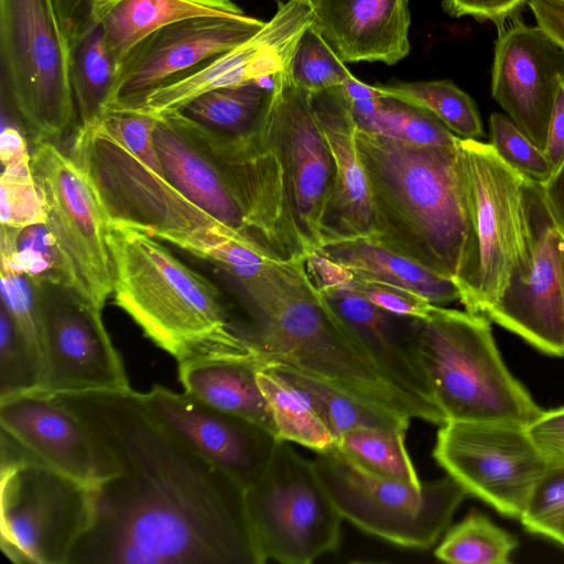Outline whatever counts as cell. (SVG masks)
I'll use <instances>...</instances> for the list:
<instances>
[{"label":"cell","mask_w":564,"mask_h":564,"mask_svg":"<svg viewBox=\"0 0 564 564\" xmlns=\"http://www.w3.org/2000/svg\"><path fill=\"white\" fill-rule=\"evenodd\" d=\"M117 474L91 488L94 519L68 564H262L245 488L167 432L139 392L53 394Z\"/></svg>","instance_id":"obj_1"},{"label":"cell","mask_w":564,"mask_h":564,"mask_svg":"<svg viewBox=\"0 0 564 564\" xmlns=\"http://www.w3.org/2000/svg\"><path fill=\"white\" fill-rule=\"evenodd\" d=\"M356 145L373 212L370 237L455 281L470 235L459 140L452 147H417L357 127Z\"/></svg>","instance_id":"obj_2"},{"label":"cell","mask_w":564,"mask_h":564,"mask_svg":"<svg viewBox=\"0 0 564 564\" xmlns=\"http://www.w3.org/2000/svg\"><path fill=\"white\" fill-rule=\"evenodd\" d=\"M143 229L110 223L116 304L177 362L210 356H256L220 291Z\"/></svg>","instance_id":"obj_3"},{"label":"cell","mask_w":564,"mask_h":564,"mask_svg":"<svg viewBox=\"0 0 564 564\" xmlns=\"http://www.w3.org/2000/svg\"><path fill=\"white\" fill-rule=\"evenodd\" d=\"M419 339L435 402L447 421L525 426L542 412L506 366L485 315L436 305L420 319Z\"/></svg>","instance_id":"obj_4"},{"label":"cell","mask_w":564,"mask_h":564,"mask_svg":"<svg viewBox=\"0 0 564 564\" xmlns=\"http://www.w3.org/2000/svg\"><path fill=\"white\" fill-rule=\"evenodd\" d=\"M0 65L2 101L32 144L58 141L77 113L55 0H0Z\"/></svg>","instance_id":"obj_5"},{"label":"cell","mask_w":564,"mask_h":564,"mask_svg":"<svg viewBox=\"0 0 564 564\" xmlns=\"http://www.w3.org/2000/svg\"><path fill=\"white\" fill-rule=\"evenodd\" d=\"M468 186L470 235L455 280L460 303L485 315L512 275L528 267L523 177L490 143L459 138Z\"/></svg>","instance_id":"obj_6"},{"label":"cell","mask_w":564,"mask_h":564,"mask_svg":"<svg viewBox=\"0 0 564 564\" xmlns=\"http://www.w3.org/2000/svg\"><path fill=\"white\" fill-rule=\"evenodd\" d=\"M94 519L91 488L19 444L0 458V549L17 564H68Z\"/></svg>","instance_id":"obj_7"},{"label":"cell","mask_w":564,"mask_h":564,"mask_svg":"<svg viewBox=\"0 0 564 564\" xmlns=\"http://www.w3.org/2000/svg\"><path fill=\"white\" fill-rule=\"evenodd\" d=\"M69 155L90 181L109 224L143 229L189 253L225 225L122 147L98 121L77 124Z\"/></svg>","instance_id":"obj_8"},{"label":"cell","mask_w":564,"mask_h":564,"mask_svg":"<svg viewBox=\"0 0 564 564\" xmlns=\"http://www.w3.org/2000/svg\"><path fill=\"white\" fill-rule=\"evenodd\" d=\"M251 530L264 562L310 564L337 550L344 520L312 460L278 441L259 478L245 490Z\"/></svg>","instance_id":"obj_9"},{"label":"cell","mask_w":564,"mask_h":564,"mask_svg":"<svg viewBox=\"0 0 564 564\" xmlns=\"http://www.w3.org/2000/svg\"><path fill=\"white\" fill-rule=\"evenodd\" d=\"M312 462L343 519L402 547L433 546L468 496L449 475L414 486L364 473L334 451Z\"/></svg>","instance_id":"obj_10"},{"label":"cell","mask_w":564,"mask_h":564,"mask_svg":"<svg viewBox=\"0 0 564 564\" xmlns=\"http://www.w3.org/2000/svg\"><path fill=\"white\" fill-rule=\"evenodd\" d=\"M33 176L45 208V225L64 265L66 285L102 313L112 294L109 221L83 169L55 143L42 142L31 153Z\"/></svg>","instance_id":"obj_11"},{"label":"cell","mask_w":564,"mask_h":564,"mask_svg":"<svg viewBox=\"0 0 564 564\" xmlns=\"http://www.w3.org/2000/svg\"><path fill=\"white\" fill-rule=\"evenodd\" d=\"M440 426L433 449L436 463L468 496L520 519L535 486L552 467L525 427L467 421Z\"/></svg>","instance_id":"obj_12"},{"label":"cell","mask_w":564,"mask_h":564,"mask_svg":"<svg viewBox=\"0 0 564 564\" xmlns=\"http://www.w3.org/2000/svg\"><path fill=\"white\" fill-rule=\"evenodd\" d=\"M528 267L512 275L485 314L535 349L564 356V302L561 234L544 199L541 183L523 177Z\"/></svg>","instance_id":"obj_13"},{"label":"cell","mask_w":564,"mask_h":564,"mask_svg":"<svg viewBox=\"0 0 564 564\" xmlns=\"http://www.w3.org/2000/svg\"><path fill=\"white\" fill-rule=\"evenodd\" d=\"M272 82L263 123L276 150L294 220L308 254L323 241V219L334 181L333 158L312 93L295 86L284 70L273 75Z\"/></svg>","instance_id":"obj_14"},{"label":"cell","mask_w":564,"mask_h":564,"mask_svg":"<svg viewBox=\"0 0 564 564\" xmlns=\"http://www.w3.org/2000/svg\"><path fill=\"white\" fill-rule=\"evenodd\" d=\"M44 388L48 394L130 389L123 361L102 322L64 283H36Z\"/></svg>","instance_id":"obj_15"},{"label":"cell","mask_w":564,"mask_h":564,"mask_svg":"<svg viewBox=\"0 0 564 564\" xmlns=\"http://www.w3.org/2000/svg\"><path fill=\"white\" fill-rule=\"evenodd\" d=\"M264 24L240 13L195 17L161 28L120 64L108 108H141L155 89L240 45Z\"/></svg>","instance_id":"obj_16"},{"label":"cell","mask_w":564,"mask_h":564,"mask_svg":"<svg viewBox=\"0 0 564 564\" xmlns=\"http://www.w3.org/2000/svg\"><path fill=\"white\" fill-rule=\"evenodd\" d=\"M305 264L313 284L381 372L406 393L438 406L421 351L420 319L376 306L354 289L349 270L317 251L307 254Z\"/></svg>","instance_id":"obj_17"},{"label":"cell","mask_w":564,"mask_h":564,"mask_svg":"<svg viewBox=\"0 0 564 564\" xmlns=\"http://www.w3.org/2000/svg\"><path fill=\"white\" fill-rule=\"evenodd\" d=\"M491 96L517 127L544 149L556 94L564 79V50L520 14L497 28Z\"/></svg>","instance_id":"obj_18"},{"label":"cell","mask_w":564,"mask_h":564,"mask_svg":"<svg viewBox=\"0 0 564 564\" xmlns=\"http://www.w3.org/2000/svg\"><path fill=\"white\" fill-rule=\"evenodd\" d=\"M141 395L150 414L167 432L245 490L262 474L279 441L264 427L185 391L154 386Z\"/></svg>","instance_id":"obj_19"},{"label":"cell","mask_w":564,"mask_h":564,"mask_svg":"<svg viewBox=\"0 0 564 564\" xmlns=\"http://www.w3.org/2000/svg\"><path fill=\"white\" fill-rule=\"evenodd\" d=\"M311 23L308 0L279 2L276 13L258 33L155 89L135 110L159 117L180 111L198 96L217 88L272 79L284 69L299 37Z\"/></svg>","instance_id":"obj_20"},{"label":"cell","mask_w":564,"mask_h":564,"mask_svg":"<svg viewBox=\"0 0 564 564\" xmlns=\"http://www.w3.org/2000/svg\"><path fill=\"white\" fill-rule=\"evenodd\" d=\"M0 431L31 457L90 488L117 474L83 420L44 391L0 399Z\"/></svg>","instance_id":"obj_21"},{"label":"cell","mask_w":564,"mask_h":564,"mask_svg":"<svg viewBox=\"0 0 564 564\" xmlns=\"http://www.w3.org/2000/svg\"><path fill=\"white\" fill-rule=\"evenodd\" d=\"M154 144L165 178L180 193L220 223L253 235L226 163L198 124L178 111L159 116Z\"/></svg>","instance_id":"obj_22"},{"label":"cell","mask_w":564,"mask_h":564,"mask_svg":"<svg viewBox=\"0 0 564 564\" xmlns=\"http://www.w3.org/2000/svg\"><path fill=\"white\" fill-rule=\"evenodd\" d=\"M334 164L332 193L323 219V241L370 237L375 219L357 145V123L343 86L312 93ZM321 245V246H322Z\"/></svg>","instance_id":"obj_23"},{"label":"cell","mask_w":564,"mask_h":564,"mask_svg":"<svg viewBox=\"0 0 564 564\" xmlns=\"http://www.w3.org/2000/svg\"><path fill=\"white\" fill-rule=\"evenodd\" d=\"M312 25L344 63L394 65L411 51L409 0H308Z\"/></svg>","instance_id":"obj_24"},{"label":"cell","mask_w":564,"mask_h":564,"mask_svg":"<svg viewBox=\"0 0 564 564\" xmlns=\"http://www.w3.org/2000/svg\"><path fill=\"white\" fill-rule=\"evenodd\" d=\"M241 290L249 317L262 312L306 276L305 258L283 259L256 236L227 225L214 230L193 253Z\"/></svg>","instance_id":"obj_25"},{"label":"cell","mask_w":564,"mask_h":564,"mask_svg":"<svg viewBox=\"0 0 564 564\" xmlns=\"http://www.w3.org/2000/svg\"><path fill=\"white\" fill-rule=\"evenodd\" d=\"M263 364L254 356L199 357L178 362V378L185 392L213 408L247 419L276 437L257 378Z\"/></svg>","instance_id":"obj_26"},{"label":"cell","mask_w":564,"mask_h":564,"mask_svg":"<svg viewBox=\"0 0 564 564\" xmlns=\"http://www.w3.org/2000/svg\"><path fill=\"white\" fill-rule=\"evenodd\" d=\"M245 13L232 0H109L93 11L118 64L145 37L174 22L206 15Z\"/></svg>","instance_id":"obj_27"},{"label":"cell","mask_w":564,"mask_h":564,"mask_svg":"<svg viewBox=\"0 0 564 564\" xmlns=\"http://www.w3.org/2000/svg\"><path fill=\"white\" fill-rule=\"evenodd\" d=\"M314 251L355 275L405 288L435 305L460 301L454 280L430 271L371 237L329 241Z\"/></svg>","instance_id":"obj_28"},{"label":"cell","mask_w":564,"mask_h":564,"mask_svg":"<svg viewBox=\"0 0 564 564\" xmlns=\"http://www.w3.org/2000/svg\"><path fill=\"white\" fill-rule=\"evenodd\" d=\"M280 441L295 443L316 453L335 447L336 436L317 400L303 387L271 365L257 372Z\"/></svg>","instance_id":"obj_29"},{"label":"cell","mask_w":564,"mask_h":564,"mask_svg":"<svg viewBox=\"0 0 564 564\" xmlns=\"http://www.w3.org/2000/svg\"><path fill=\"white\" fill-rule=\"evenodd\" d=\"M118 70L99 23L69 41V76L78 124L94 123L104 115L112 98Z\"/></svg>","instance_id":"obj_30"},{"label":"cell","mask_w":564,"mask_h":564,"mask_svg":"<svg viewBox=\"0 0 564 564\" xmlns=\"http://www.w3.org/2000/svg\"><path fill=\"white\" fill-rule=\"evenodd\" d=\"M272 79L228 86L207 91L178 112L207 131L221 137L249 132L271 97Z\"/></svg>","instance_id":"obj_31"},{"label":"cell","mask_w":564,"mask_h":564,"mask_svg":"<svg viewBox=\"0 0 564 564\" xmlns=\"http://www.w3.org/2000/svg\"><path fill=\"white\" fill-rule=\"evenodd\" d=\"M0 158L1 226L20 228L45 223V208L33 176L26 139L20 131L2 124Z\"/></svg>","instance_id":"obj_32"},{"label":"cell","mask_w":564,"mask_h":564,"mask_svg":"<svg viewBox=\"0 0 564 564\" xmlns=\"http://www.w3.org/2000/svg\"><path fill=\"white\" fill-rule=\"evenodd\" d=\"M405 433L384 427H357L339 434L332 449L369 475L420 486L404 444Z\"/></svg>","instance_id":"obj_33"},{"label":"cell","mask_w":564,"mask_h":564,"mask_svg":"<svg viewBox=\"0 0 564 564\" xmlns=\"http://www.w3.org/2000/svg\"><path fill=\"white\" fill-rule=\"evenodd\" d=\"M375 87L383 95L431 112L460 139L478 140L485 134L475 101L451 79L398 82Z\"/></svg>","instance_id":"obj_34"},{"label":"cell","mask_w":564,"mask_h":564,"mask_svg":"<svg viewBox=\"0 0 564 564\" xmlns=\"http://www.w3.org/2000/svg\"><path fill=\"white\" fill-rule=\"evenodd\" d=\"M517 547L512 534L487 516L471 511L446 532L434 555L453 564H509Z\"/></svg>","instance_id":"obj_35"},{"label":"cell","mask_w":564,"mask_h":564,"mask_svg":"<svg viewBox=\"0 0 564 564\" xmlns=\"http://www.w3.org/2000/svg\"><path fill=\"white\" fill-rule=\"evenodd\" d=\"M271 365V364H268ZM306 389L319 403L337 438L357 427H384L406 433L411 417L370 406L319 379L282 365H271Z\"/></svg>","instance_id":"obj_36"},{"label":"cell","mask_w":564,"mask_h":564,"mask_svg":"<svg viewBox=\"0 0 564 564\" xmlns=\"http://www.w3.org/2000/svg\"><path fill=\"white\" fill-rule=\"evenodd\" d=\"M1 269L23 272L35 283L66 284L59 251L45 223L20 228L1 226Z\"/></svg>","instance_id":"obj_37"},{"label":"cell","mask_w":564,"mask_h":564,"mask_svg":"<svg viewBox=\"0 0 564 564\" xmlns=\"http://www.w3.org/2000/svg\"><path fill=\"white\" fill-rule=\"evenodd\" d=\"M361 130L417 147H452L459 140L431 112L383 94L373 117Z\"/></svg>","instance_id":"obj_38"},{"label":"cell","mask_w":564,"mask_h":564,"mask_svg":"<svg viewBox=\"0 0 564 564\" xmlns=\"http://www.w3.org/2000/svg\"><path fill=\"white\" fill-rule=\"evenodd\" d=\"M283 70L295 86L310 93L343 86L354 77L312 23L299 37Z\"/></svg>","instance_id":"obj_39"},{"label":"cell","mask_w":564,"mask_h":564,"mask_svg":"<svg viewBox=\"0 0 564 564\" xmlns=\"http://www.w3.org/2000/svg\"><path fill=\"white\" fill-rule=\"evenodd\" d=\"M44 367L17 330L10 315L0 308V399L43 391Z\"/></svg>","instance_id":"obj_40"},{"label":"cell","mask_w":564,"mask_h":564,"mask_svg":"<svg viewBox=\"0 0 564 564\" xmlns=\"http://www.w3.org/2000/svg\"><path fill=\"white\" fill-rule=\"evenodd\" d=\"M489 133L492 148L516 171L541 184L551 176L553 167L543 150L535 145L507 115H490Z\"/></svg>","instance_id":"obj_41"},{"label":"cell","mask_w":564,"mask_h":564,"mask_svg":"<svg viewBox=\"0 0 564 564\" xmlns=\"http://www.w3.org/2000/svg\"><path fill=\"white\" fill-rule=\"evenodd\" d=\"M527 531L564 547V468L551 467L532 491L519 519Z\"/></svg>","instance_id":"obj_42"},{"label":"cell","mask_w":564,"mask_h":564,"mask_svg":"<svg viewBox=\"0 0 564 564\" xmlns=\"http://www.w3.org/2000/svg\"><path fill=\"white\" fill-rule=\"evenodd\" d=\"M1 305L44 367L36 283L23 272L1 269Z\"/></svg>","instance_id":"obj_43"},{"label":"cell","mask_w":564,"mask_h":564,"mask_svg":"<svg viewBox=\"0 0 564 564\" xmlns=\"http://www.w3.org/2000/svg\"><path fill=\"white\" fill-rule=\"evenodd\" d=\"M97 121L110 137L164 176L154 144L158 117L135 109L110 107Z\"/></svg>","instance_id":"obj_44"},{"label":"cell","mask_w":564,"mask_h":564,"mask_svg":"<svg viewBox=\"0 0 564 564\" xmlns=\"http://www.w3.org/2000/svg\"><path fill=\"white\" fill-rule=\"evenodd\" d=\"M354 289L381 310L394 315L427 318L435 304L421 294L394 284L365 279L351 273Z\"/></svg>","instance_id":"obj_45"},{"label":"cell","mask_w":564,"mask_h":564,"mask_svg":"<svg viewBox=\"0 0 564 564\" xmlns=\"http://www.w3.org/2000/svg\"><path fill=\"white\" fill-rule=\"evenodd\" d=\"M525 431L545 459L553 467L564 468V405L542 412Z\"/></svg>","instance_id":"obj_46"},{"label":"cell","mask_w":564,"mask_h":564,"mask_svg":"<svg viewBox=\"0 0 564 564\" xmlns=\"http://www.w3.org/2000/svg\"><path fill=\"white\" fill-rule=\"evenodd\" d=\"M529 0H443L444 10L452 17L469 15L479 22L491 21L496 26L520 14Z\"/></svg>","instance_id":"obj_47"},{"label":"cell","mask_w":564,"mask_h":564,"mask_svg":"<svg viewBox=\"0 0 564 564\" xmlns=\"http://www.w3.org/2000/svg\"><path fill=\"white\" fill-rule=\"evenodd\" d=\"M107 1L109 0H55L68 41L82 35L94 25L91 20L94 9Z\"/></svg>","instance_id":"obj_48"},{"label":"cell","mask_w":564,"mask_h":564,"mask_svg":"<svg viewBox=\"0 0 564 564\" xmlns=\"http://www.w3.org/2000/svg\"><path fill=\"white\" fill-rule=\"evenodd\" d=\"M543 152L553 171L564 160V79L556 94Z\"/></svg>","instance_id":"obj_49"},{"label":"cell","mask_w":564,"mask_h":564,"mask_svg":"<svg viewBox=\"0 0 564 564\" xmlns=\"http://www.w3.org/2000/svg\"><path fill=\"white\" fill-rule=\"evenodd\" d=\"M536 24L564 50V0H529Z\"/></svg>","instance_id":"obj_50"},{"label":"cell","mask_w":564,"mask_h":564,"mask_svg":"<svg viewBox=\"0 0 564 564\" xmlns=\"http://www.w3.org/2000/svg\"><path fill=\"white\" fill-rule=\"evenodd\" d=\"M541 185L546 205L564 237V160Z\"/></svg>","instance_id":"obj_51"},{"label":"cell","mask_w":564,"mask_h":564,"mask_svg":"<svg viewBox=\"0 0 564 564\" xmlns=\"http://www.w3.org/2000/svg\"><path fill=\"white\" fill-rule=\"evenodd\" d=\"M562 276H563V302H564V241L562 246Z\"/></svg>","instance_id":"obj_52"},{"label":"cell","mask_w":564,"mask_h":564,"mask_svg":"<svg viewBox=\"0 0 564 564\" xmlns=\"http://www.w3.org/2000/svg\"><path fill=\"white\" fill-rule=\"evenodd\" d=\"M276 1H279V2H284V1H288V0H276Z\"/></svg>","instance_id":"obj_53"}]
</instances>
